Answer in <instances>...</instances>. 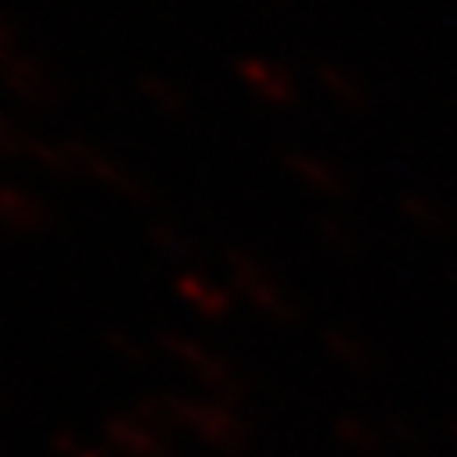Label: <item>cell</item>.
Listing matches in <instances>:
<instances>
[{
	"mask_svg": "<svg viewBox=\"0 0 457 457\" xmlns=\"http://www.w3.org/2000/svg\"><path fill=\"white\" fill-rule=\"evenodd\" d=\"M137 94L155 108V112H162V116H170V120H184L187 116V94L173 83V79H166V76H155V72H145L141 79H137Z\"/></svg>",
	"mask_w": 457,
	"mask_h": 457,
	"instance_id": "52a82bcc",
	"label": "cell"
},
{
	"mask_svg": "<svg viewBox=\"0 0 457 457\" xmlns=\"http://www.w3.org/2000/svg\"><path fill=\"white\" fill-rule=\"evenodd\" d=\"M22 51V40H19V33H15V26L0 15V62H8V58H15Z\"/></svg>",
	"mask_w": 457,
	"mask_h": 457,
	"instance_id": "4fadbf2b",
	"label": "cell"
},
{
	"mask_svg": "<svg viewBox=\"0 0 457 457\" xmlns=\"http://www.w3.org/2000/svg\"><path fill=\"white\" fill-rule=\"evenodd\" d=\"M159 346H162L180 368H187L202 386H209L212 393H231V389H227V368L202 346L198 338H187V335H180V331H162V335H159Z\"/></svg>",
	"mask_w": 457,
	"mask_h": 457,
	"instance_id": "277c9868",
	"label": "cell"
},
{
	"mask_svg": "<svg viewBox=\"0 0 457 457\" xmlns=\"http://www.w3.org/2000/svg\"><path fill=\"white\" fill-rule=\"evenodd\" d=\"M29 145L33 137L12 116L0 112V159H29Z\"/></svg>",
	"mask_w": 457,
	"mask_h": 457,
	"instance_id": "7c38bea8",
	"label": "cell"
},
{
	"mask_svg": "<svg viewBox=\"0 0 457 457\" xmlns=\"http://www.w3.org/2000/svg\"><path fill=\"white\" fill-rule=\"evenodd\" d=\"M108 443L123 450L127 457H173L170 443L162 432H155L152 425H145L137 414H123V418H112L104 425Z\"/></svg>",
	"mask_w": 457,
	"mask_h": 457,
	"instance_id": "5b68a950",
	"label": "cell"
},
{
	"mask_svg": "<svg viewBox=\"0 0 457 457\" xmlns=\"http://www.w3.org/2000/svg\"><path fill=\"white\" fill-rule=\"evenodd\" d=\"M51 223H54V209L40 195H33L19 184H0V227H4V231L40 235Z\"/></svg>",
	"mask_w": 457,
	"mask_h": 457,
	"instance_id": "3957f363",
	"label": "cell"
},
{
	"mask_svg": "<svg viewBox=\"0 0 457 457\" xmlns=\"http://www.w3.org/2000/svg\"><path fill=\"white\" fill-rule=\"evenodd\" d=\"M0 83H4V90L12 97H19L22 104H33V108H51L62 97L58 79L29 51H19L15 58L0 62Z\"/></svg>",
	"mask_w": 457,
	"mask_h": 457,
	"instance_id": "7a4b0ae2",
	"label": "cell"
},
{
	"mask_svg": "<svg viewBox=\"0 0 457 457\" xmlns=\"http://www.w3.org/2000/svg\"><path fill=\"white\" fill-rule=\"evenodd\" d=\"M65 145H69V152L76 159V170L87 173L90 180H97L101 187H108L112 195H120V198H127L134 205H148L152 202V187H145L137 180V173H130L120 159H112L108 152H101L97 145L79 141V137H69Z\"/></svg>",
	"mask_w": 457,
	"mask_h": 457,
	"instance_id": "6da1fadb",
	"label": "cell"
},
{
	"mask_svg": "<svg viewBox=\"0 0 457 457\" xmlns=\"http://www.w3.org/2000/svg\"><path fill=\"white\" fill-rule=\"evenodd\" d=\"M29 162H37L47 177H58V180H72L79 170H76V159L69 152V145H58V141H44V137H33L29 145Z\"/></svg>",
	"mask_w": 457,
	"mask_h": 457,
	"instance_id": "9c48e42d",
	"label": "cell"
},
{
	"mask_svg": "<svg viewBox=\"0 0 457 457\" xmlns=\"http://www.w3.org/2000/svg\"><path fill=\"white\" fill-rule=\"evenodd\" d=\"M177 295L195 313H202L209 320H220V317H227V310H231V299H227V292L216 281H209L205 274H195V270L177 278Z\"/></svg>",
	"mask_w": 457,
	"mask_h": 457,
	"instance_id": "8992f818",
	"label": "cell"
},
{
	"mask_svg": "<svg viewBox=\"0 0 457 457\" xmlns=\"http://www.w3.org/2000/svg\"><path fill=\"white\" fill-rule=\"evenodd\" d=\"M148 242L159 256L166 260H177V263H187V260H198L202 256V245L198 238H191L187 231H180L177 223H166V220H155L148 227Z\"/></svg>",
	"mask_w": 457,
	"mask_h": 457,
	"instance_id": "ba28073f",
	"label": "cell"
},
{
	"mask_svg": "<svg viewBox=\"0 0 457 457\" xmlns=\"http://www.w3.org/2000/svg\"><path fill=\"white\" fill-rule=\"evenodd\" d=\"M104 346L112 350V353H116L120 361H127V364H148V346H145V342H137L130 331H120V328H108L104 331Z\"/></svg>",
	"mask_w": 457,
	"mask_h": 457,
	"instance_id": "8fae6325",
	"label": "cell"
},
{
	"mask_svg": "<svg viewBox=\"0 0 457 457\" xmlns=\"http://www.w3.org/2000/svg\"><path fill=\"white\" fill-rule=\"evenodd\" d=\"M238 76H242L253 90H260V94H267V97H281V94H285V83H281L278 69H270V65H263V62H242V65H238Z\"/></svg>",
	"mask_w": 457,
	"mask_h": 457,
	"instance_id": "30bf717a",
	"label": "cell"
}]
</instances>
